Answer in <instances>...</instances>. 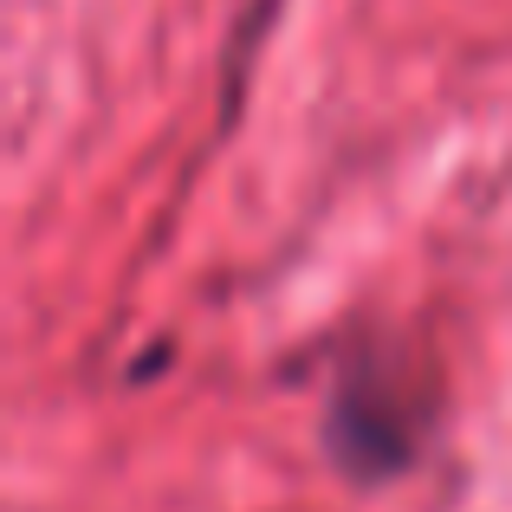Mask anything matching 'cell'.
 <instances>
[{
	"label": "cell",
	"mask_w": 512,
	"mask_h": 512,
	"mask_svg": "<svg viewBox=\"0 0 512 512\" xmlns=\"http://www.w3.org/2000/svg\"><path fill=\"white\" fill-rule=\"evenodd\" d=\"M325 448L350 480H389L415 461V389L357 357L325 409Z\"/></svg>",
	"instance_id": "6da1fadb"
}]
</instances>
